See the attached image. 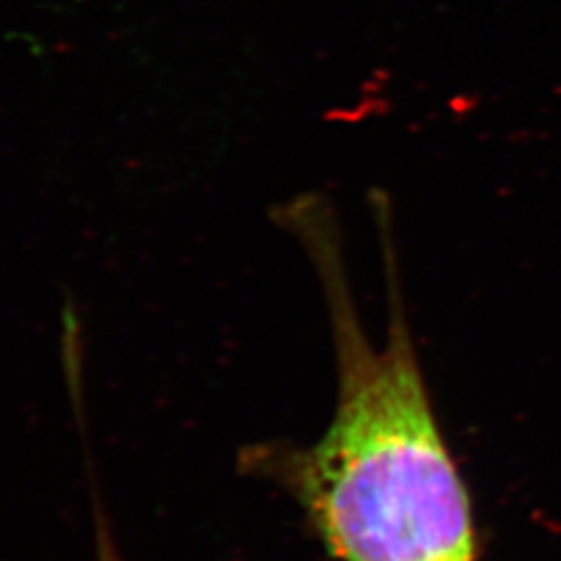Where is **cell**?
I'll return each mask as SVG.
<instances>
[{"label":"cell","instance_id":"cell-1","mask_svg":"<svg viewBox=\"0 0 561 561\" xmlns=\"http://www.w3.org/2000/svg\"><path fill=\"white\" fill-rule=\"evenodd\" d=\"M389 304L387 340H368L331 202L301 194L279 225L300 241L327 304L335 412L308 447L261 445L243 460L279 479L341 561H474L468 493L443 439L401 291L391 204L373 206Z\"/></svg>","mask_w":561,"mask_h":561},{"label":"cell","instance_id":"cell-2","mask_svg":"<svg viewBox=\"0 0 561 561\" xmlns=\"http://www.w3.org/2000/svg\"><path fill=\"white\" fill-rule=\"evenodd\" d=\"M96 561H125L117 545L113 541L108 524L102 518L101 510H99V520H96Z\"/></svg>","mask_w":561,"mask_h":561}]
</instances>
